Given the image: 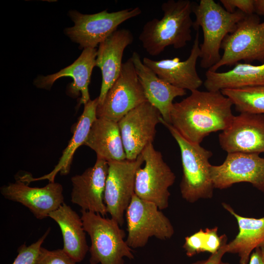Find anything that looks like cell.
<instances>
[{"mask_svg": "<svg viewBox=\"0 0 264 264\" xmlns=\"http://www.w3.org/2000/svg\"><path fill=\"white\" fill-rule=\"evenodd\" d=\"M173 104L170 124L187 141L199 144L209 134L227 129L234 115L233 104L220 91H191Z\"/></svg>", "mask_w": 264, "mask_h": 264, "instance_id": "1", "label": "cell"}, {"mask_svg": "<svg viewBox=\"0 0 264 264\" xmlns=\"http://www.w3.org/2000/svg\"><path fill=\"white\" fill-rule=\"evenodd\" d=\"M193 2L189 0H169L161 6L163 16L144 25L138 39L151 56H157L166 47H184L192 40Z\"/></svg>", "mask_w": 264, "mask_h": 264, "instance_id": "2", "label": "cell"}, {"mask_svg": "<svg viewBox=\"0 0 264 264\" xmlns=\"http://www.w3.org/2000/svg\"><path fill=\"white\" fill-rule=\"evenodd\" d=\"M192 11L196 17L193 27L197 31L201 27L203 34V42L200 44V66L208 70L221 59L223 40L235 30L245 14L239 10L228 12L213 0H201L198 4L193 2Z\"/></svg>", "mask_w": 264, "mask_h": 264, "instance_id": "3", "label": "cell"}, {"mask_svg": "<svg viewBox=\"0 0 264 264\" xmlns=\"http://www.w3.org/2000/svg\"><path fill=\"white\" fill-rule=\"evenodd\" d=\"M160 121L169 130L180 150L183 173L180 183L182 198L191 203L202 198H211L215 188L209 160L212 153L199 144L186 140L162 117Z\"/></svg>", "mask_w": 264, "mask_h": 264, "instance_id": "4", "label": "cell"}, {"mask_svg": "<svg viewBox=\"0 0 264 264\" xmlns=\"http://www.w3.org/2000/svg\"><path fill=\"white\" fill-rule=\"evenodd\" d=\"M84 228L89 236L90 264H124V257L134 258L132 249L124 240L125 232L114 219L80 210Z\"/></svg>", "mask_w": 264, "mask_h": 264, "instance_id": "5", "label": "cell"}, {"mask_svg": "<svg viewBox=\"0 0 264 264\" xmlns=\"http://www.w3.org/2000/svg\"><path fill=\"white\" fill-rule=\"evenodd\" d=\"M220 60L208 70L217 71L221 66L235 65L241 61L264 63V21L255 13L245 15L235 30L222 41Z\"/></svg>", "mask_w": 264, "mask_h": 264, "instance_id": "6", "label": "cell"}, {"mask_svg": "<svg viewBox=\"0 0 264 264\" xmlns=\"http://www.w3.org/2000/svg\"><path fill=\"white\" fill-rule=\"evenodd\" d=\"M125 216L128 232L126 242L131 248L145 246L151 237L166 240L174 234L172 223L157 206L140 198L135 194Z\"/></svg>", "mask_w": 264, "mask_h": 264, "instance_id": "7", "label": "cell"}, {"mask_svg": "<svg viewBox=\"0 0 264 264\" xmlns=\"http://www.w3.org/2000/svg\"><path fill=\"white\" fill-rule=\"evenodd\" d=\"M139 7L109 12L107 10L92 14L70 10L68 15L74 25L65 29V34L81 49L96 48L125 21L141 14Z\"/></svg>", "mask_w": 264, "mask_h": 264, "instance_id": "8", "label": "cell"}, {"mask_svg": "<svg viewBox=\"0 0 264 264\" xmlns=\"http://www.w3.org/2000/svg\"><path fill=\"white\" fill-rule=\"evenodd\" d=\"M141 154L144 166L136 172L134 194L154 203L161 210L166 209L170 196L169 189L174 183L176 176L153 143L148 145Z\"/></svg>", "mask_w": 264, "mask_h": 264, "instance_id": "9", "label": "cell"}, {"mask_svg": "<svg viewBox=\"0 0 264 264\" xmlns=\"http://www.w3.org/2000/svg\"><path fill=\"white\" fill-rule=\"evenodd\" d=\"M147 102L130 57L123 63L120 74L96 110L97 118L118 122L129 111Z\"/></svg>", "mask_w": 264, "mask_h": 264, "instance_id": "10", "label": "cell"}, {"mask_svg": "<svg viewBox=\"0 0 264 264\" xmlns=\"http://www.w3.org/2000/svg\"><path fill=\"white\" fill-rule=\"evenodd\" d=\"M144 160L141 154L135 160L109 161L104 191V202L107 213L120 226L134 194L135 179L137 170Z\"/></svg>", "mask_w": 264, "mask_h": 264, "instance_id": "11", "label": "cell"}, {"mask_svg": "<svg viewBox=\"0 0 264 264\" xmlns=\"http://www.w3.org/2000/svg\"><path fill=\"white\" fill-rule=\"evenodd\" d=\"M161 117L158 110L146 102L118 122L127 159H136L148 145L153 143Z\"/></svg>", "mask_w": 264, "mask_h": 264, "instance_id": "12", "label": "cell"}, {"mask_svg": "<svg viewBox=\"0 0 264 264\" xmlns=\"http://www.w3.org/2000/svg\"><path fill=\"white\" fill-rule=\"evenodd\" d=\"M215 188L224 189L240 182H248L264 192V158L259 154L228 153L220 165L210 166Z\"/></svg>", "mask_w": 264, "mask_h": 264, "instance_id": "13", "label": "cell"}, {"mask_svg": "<svg viewBox=\"0 0 264 264\" xmlns=\"http://www.w3.org/2000/svg\"><path fill=\"white\" fill-rule=\"evenodd\" d=\"M222 150L228 153H264V114L240 113L219 135Z\"/></svg>", "mask_w": 264, "mask_h": 264, "instance_id": "14", "label": "cell"}, {"mask_svg": "<svg viewBox=\"0 0 264 264\" xmlns=\"http://www.w3.org/2000/svg\"><path fill=\"white\" fill-rule=\"evenodd\" d=\"M16 179L14 183L0 187L5 198L19 202L27 207L39 220L48 217L52 212L64 203L62 185L50 182L43 187H32Z\"/></svg>", "mask_w": 264, "mask_h": 264, "instance_id": "15", "label": "cell"}, {"mask_svg": "<svg viewBox=\"0 0 264 264\" xmlns=\"http://www.w3.org/2000/svg\"><path fill=\"white\" fill-rule=\"evenodd\" d=\"M108 161L97 157L94 165L82 174L71 178V201L81 210L105 217L108 213L104 202V191L108 173Z\"/></svg>", "mask_w": 264, "mask_h": 264, "instance_id": "16", "label": "cell"}, {"mask_svg": "<svg viewBox=\"0 0 264 264\" xmlns=\"http://www.w3.org/2000/svg\"><path fill=\"white\" fill-rule=\"evenodd\" d=\"M200 55L199 35L197 30L190 55L186 60L181 61L175 58L155 61L144 57L142 62L160 79L176 88L191 91L198 89L203 83L196 68Z\"/></svg>", "mask_w": 264, "mask_h": 264, "instance_id": "17", "label": "cell"}, {"mask_svg": "<svg viewBox=\"0 0 264 264\" xmlns=\"http://www.w3.org/2000/svg\"><path fill=\"white\" fill-rule=\"evenodd\" d=\"M133 39L129 29L121 28L115 30L99 44L96 66L101 70L102 81L98 105L103 103L108 91L118 77L123 65L124 51L132 43Z\"/></svg>", "mask_w": 264, "mask_h": 264, "instance_id": "18", "label": "cell"}, {"mask_svg": "<svg viewBox=\"0 0 264 264\" xmlns=\"http://www.w3.org/2000/svg\"><path fill=\"white\" fill-rule=\"evenodd\" d=\"M96 48L84 49L73 63L55 73L38 76L34 81V85L38 88L50 89L58 79L70 77L73 81L68 85L67 92L72 97H78L81 93L79 106L85 105L90 100L88 86L93 69L96 66Z\"/></svg>", "mask_w": 264, "mask_h": 264, "instance_id": "19", "label": "cell"}, {"mask_svg": "<svg viewBox=\"0 0 264 264\" xmlns=\"http://www.w3.org/2000/svg\"><path fill=\"white\" fill-rule=\"evenodd\" d=\"M131 57L147 102L158 110L164 121L170 124L173 101L177 97L186 95V90L176 88L159 78L143 64L137 52H133Z\"/></svg>", "mask_w": 264, "mask_h": 264, "instance_id": "20", "label": "cell"}, {"mask_svg": "<svg viewBox=\"0 0 264 264\" xmlns=\"http://www.w3.org/2000/svg\"><path fill=\"white\" fill-rule=\"evenodd\" d=\"M98 104V97L89 100L84 105L83 112L79 117L73 132V135L64 150L58 164L49 174L38 178L33 177L32 175L25 174L17 176V178L28 184L31 182L47 179L54 182V179L59 173L65 176L69 174L73 157L75 151L81 145H83L93 122L97 118L96 110Z\"/></svg>", "mask_w": 264, "mask_h": 264, "instance_id": "21", "label": "cell"}, {"mask_svg": "<svg viewBox=\"0 0 264 264\" xmlns=\"http://www.w3.org/2000/svg\"><path fill=\"white\" fill-rule=\"evenodd\" d=\"M48 217L59 226L63 240V250L76 263L82 262L89 251L86 231L81 217L64 203Z\"/></svg>", "mask_w": 264, "mask_h": 264, "instance_id": "22", "label": "cell"}, {"mask_svg": "<svg viewBox=\"0 0 264 264\" xmlns=\"http://www.w3.org/2000/svg\"><path fill=\"white\" fill-rule=\"evenodd\" d=\"M83 145L107 161L127 159L118 122L113 121L97 118Z\"/></svg>", "mask_w": 264, "mask_h": 264, "instance_id": "23", "label": "cell"}, {"mask_svg": "<svg viewBox=\"0 0 264 264\" xmlns=\"http://www.w3.org/2000/svg\"><path fill=\"white\" fill-rule=\"evenodd\" d=\"M223 207L236 219L239 232L234 239L226 245V253L237 254L240 264H248L253 251L264 247V217L256 219L237 214L228 204Z\"/></svg>", "mask_w": 264, "mask_h": 264, "instance_id": "24", "label": "cell"}, {"mask_svg": "<svg viewBox=\"0 0 264 264\" xmlns=\"http://www.w3.org/2000/svg\"><path fill=\"white\" fill-rule=\"evenodd\" d=\"M205 76L203 84L208 91L262 86L264 85V63L253 65L238 63L225 72L207 70Z\"/></svg>", "mask_w": 264, "mask_h": 264, "instance_id": "25", "label": "cell"}, {"mask_svg": "<svg viewBox=\"0 0 264 264\" xmlns=\"http://www.w3.org/2000/svg\"><path fill=\"white\" fill-rule=\"evenodd\" d=\"M220 91L240 113L264 114V85L227 88Z\"/></svg>", "mask_w": 264, "mask_h": 264, "instance_id": "26", "label": "cell"}, {"mask_svg": "<svg viewBox=\"0 0 264 264\" xmlns=\"http://www.w3.org/2000/svg\"><path fill=\"white\" fill-rule=\"evenodd\" d=\"M222 236H219L218 227L200 229L193 235L185 238L183 248L189 257L201 252H208L213 254L220 247Z\"/></svg>", "mask_w": 264, "mask_h": 264, "instance_id": "27", "label": "cell"}, {"mask_svg": "<svg viewBox=\"0 0 264 264\" xmlns=\"http://www.w3.org/2000/svg\"><path fill=\"white\" fill-rule=\"evenodd\" d=\"M50 231L48 228L44 234L36 242L30 245L24 243L17 250L18 255L11 264H35L42 245Z\"/></svg>", "mask_w": 264, "mask_h": 264, "instance_id": "28", "label": "cell"}, {"mask_svg": "<svg viewBox=\"0 0 264 264\" xmlns=\"http://www.w3.org/2000/svg\"><path fill=\"white\" fill-rule=\"evenodd\" d=\"M63 249L49 250L42 247L35 264H76Z\"/></svg>", "mask_w": 264, "mask_h": 264, "instance_id": "29", "label": "cell"}, {"mask_svg": "<svg viewBox=\"0 0 264 264\" xmlns=\"http://www.w3.org/2000/svg\"><path fill=\"white\" fill-rule=\"evenodd\" d=\"M220 1L228 12L233 13L237 9L245 15L255 13L254 0H220Z\"/></svg>", "mask_w": 264, "mask_h": 264, "instance_id": "30", "label": "cell"}, {"mask_svg": "<svg viewBox=\"0 0 264 264\" xmlns=\"http://www.w3.org/2000/svg\"><path fill=\"white\" fill-rule=\"evenodd\" d=\"M222 236V242L220 247L215 253L212 254L206 260L198 261L192 264H229L222 261V258L226 253V245L227 243V237L225 234Z\"/></svg>", "mask_w": 264, "mask_h": 264, "instance_id": "31", "label": "cell"}, {"mask_svg": "<svg viewBox=\"0 0 264 264\" xmlns=\"http://www.w3.org/2000/svg\"><path fill=\"white\" fill-rule=\"evenodd\" d=\"M249 264H264L260 248H257L251 253Z\"/></svg>", "mask_w": 264, "mask_h": 264, "instance_id": "32", "label": "cell"}, {"mask_svg": "<svg viewBox=\"0 0 264 264\" xmlns=\"http://www.w3.org/2000/svg\"><path fill=\"white\" fill-rule=\"evenodd\" d=\"M255 13L264 16V0H254Z\"/></svg>", "mask_w": 264, "mask_h": 264, "instance_id": "33", "label": "cell"}, {"mask_svg": "<svg viewBox=\"0 0 264 264\" xmlns=\"http://www.w3.org/2000/svg\"><path fill=\"white\" fill-rule=\"evenodd\" d=\"M261 253H262V256L263 260V262L264 263V247H261Z\"/></svg>", "mask_w": 264, "mask_h": 264, "instance_id": "34", "label": "cell"}]
</instances>
